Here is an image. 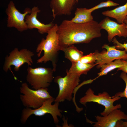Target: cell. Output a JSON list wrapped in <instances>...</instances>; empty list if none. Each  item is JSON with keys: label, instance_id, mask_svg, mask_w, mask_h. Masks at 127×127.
Returning <instances> with one entry per match:
<instances>
[{"label": "cell", "instance_id": "cell-14", "mask_svg": "<svg viewBox=\"0 0 127 127\" xmlns=\"http://www.w3.org/2000/svg\"><path fill=\"white\" fill-rule=\"evenodd\" d=\"M76 3V0H51L50 5L54 19L57 16L71 15Z\"/></svg>", "mask_w": 127, "mask_h": 127}, {"label": "cell", "instance_id": "cell-23", "mask_svg": "<svg viewBox=\"0 0 127 127\" xmlns=\"http://www.w3.org/2000/svg\"><path fill=\"white\" fill-rule=\"evenodd\" d=\"M112 41L113 43L115 45L116 49H124L127 53V43L122 44L119 42L115 37L113 38ZM126 61H127V60Z\"/></svg>", "mask_w": 127, "mask_h": 127}, {"label": "cell", "instance_id": "cell-19", "mask_svg": "<svg viewBox=\"0 0 127 127\" xmlns=\"http://www.w3.org/2000/svg\"><path fill=\"white\" fill-rule=\"evenodd\" d=\"M123 64L121 59H117L114 62L102 65L100 67V71L98 73V76L95 78L96 79L98 77L106 75L110 71L116 68L122 67Z\"/></svg>", "mask_w": 127, "mask_h": 127}, {"label": "cell", "instance_id": "cell-26", "mask_svg": "<svg viewBox=\"0 0 127 127\" xmlns=\"http://www.w3.org/2000/svg\"><path fill=\"white\" fill-rule=\"evenodd\" d=\"M123 22L125 24L126 27L127 28V16L124 20Z\"/></svg>", "mask_w": 127, "mask_h": 127}, {"label": "cell", "instance_id": "cell-11", "mask_svg": "<svg viewBox=\"0 0 127 127\" xmlns=\"http://www.w3.org/2000/svg\"><path fill=\"white\" fill-rule=\"evenodd\" d=\"M97 121H91L87 118V122L91 124L94 127H115L119 120H127V115L119 109L114 110L105 116H95Z\"/></svg>", "mask_w": 127, "mask_h": 127}, {"label": "cell", "instance_id": "cell-8", "mask_svg": "<svg viewBox=\"0 0 127 127\" xmlns=\"http://www.w3.org/2000/svg\"><path fill=\"white\" fill-rule=\"evenodd\" d=\"M34 55L33 52L26 48H23L19 51L18 48H15L7 55L5 58L3 69L7 72L8 70L12 73L14 79L16 80V77L11 69V66H14V69L16 71H18L21 66L25 63L28 64V66H31L33 64L32 57Z\"/></svg>", "mask_w": 127, "mask_h": 127}, {"label": "cell", "instance_id": "cell-7", "mask_svg": "<svg viewBox=\"0 0 127 127\" xmlns=\"http://www.w3.org/2000/svg\"><path fill=\"white\" fill-rule=\"evenodd\" d=\"M27 81L35 90L48 88L53 79L54 72L50 68L39 67L33 68L28 67L27 69Z\"/></svg>", "mask_w": 127, "mask_h": 127}, {"label": "cell", "instance_id": "cell-13", "mask_svg": "<svg viewBox=\"0 0 127 127\" xmlns=\"http://www.w3.org/2000/svg\"><path fill=\"white\" fill-rule=\"evenodd\" d=\"M40 12V10L37 6L34 7L31 9V13L25 16V20L28 29L37 28L40 33L43 34L47 33L55 24L52 22L46 24L39 21L37 17L38 13Z\"/></svg>", "mask_w": 127, "mask_h": 127}, {"label": "cell", "instance_id": "cell-3", "mask_svg": "<svg viewBox=\"0 0 127 127\" xmlns=\"http://www.w3.org/2000/svg\"><path fill=\"white\" fill-rule=\"evenodd\" d=\"M20 91L22 94L20 95V98L23 106L33 109L39 108L46 100L52 97L48 88L34 90L29 88L26 83L21 84Z\"/></svg>", "mask_w": 127, "mask_h": 127}, {"label": "cell", "instance_id": "cell-27", "mask_svg": "<svg viewBox=\"0 0 127 127\" xmlns=\"http://www.w3.org/2000/svg\"><path fill=\"white\" fill-rule=\"evenodd\" d=\"M76 0V3H77L78 2V1H79V0Z\"/></svg>", "mask_w": 127, "mask_h": 127}, {"label": "cell", "instance_id": "cell-22", "mask_svg": "<svg viewBox=\"0 0 127 127\" xmlns=\"http://www.w3.org/2000/svg\"><path fill=\"white\" fill-rule=\"evenodd\" d=\"M120 76L125 82V87L123 91L117 92L114 96H118L121 97H124L127 99V75L126 73L123 71L121 73Z\"/></svg>", "mask_w": 127, "mask_h": 127}, {"label": "cell", "instance_id": "cell-24", "mask_svg": "<svg viewBox=\"0 0 127 127\" xmlns=\"http://www.w3.org/2000/svg\"><path fill=\"white\" fill-rule=\"evenodd\" d=\"M122 61L123 66L120 67L118 68L117 71H122L126 73H127V61L123 60H122Z\"/></svg>", "mask_w": 127, "mask_h": 127}, {"label": "cell", "instance_id": "cell-21", "mask_svg": "<svg viewBox=\"0 0 127 127\" xmlns=\"http://www.w3.org/2000/svg\"><path fill=\"white\" fill-rule=\"evenodd\" d=\"M119 5L117 3L114 2L111 0H108L106 1L102 2L95 6L89 9V10L92 12L95 10L104 7L115 6Z\"/></svg>", "mask_w": 127, "mask_h": 127}, {"label": "cell", "instance_id": "cell-5", "mask_svg": "<svg viewBox=\"0 0 127 127\" xmlns=\"http://www.w3.org/2000/svg\"><path fill=\"white\" fill-rule=\"evenodd\" d=\"M55 99L52 97L47 99L40 107L36 109H32L29 107L24 108L22 112L21 122L23 123H25L28 118L32 115L41 116L48 113L52 116L54 123L56 124H58L59 121L58 116L61 118L62 116L61 112L63 111L59 108V103L55 102L54 104H52Z\"/></svg>", "mask_w": 127, "mask_h": 127}, {"label": "cell", "instance_id": "cell-15", "mask_svg": "<svg viewBox=\"0 0 127 127\" xmlns=\"http://www.w3.org/2000/svg\"><path fill=\"white\" fill-rule=\"evenodd\" d=\"M126 3L122 6L112 10H107L102 12L104 16L115 19L117 22L121 24L127 16V0Z\"/></svg>", "mask_w": 127, "mask_h": 127}, {"label": "cell", "instance_id": "cell-10", "mask_svg": "<svg viewBox=\"0 0 127 127\" xmlns=\"http://www.w3.org/2000/svg\"><path fill=\"white\" fill-rule=\"evenodd\" d=\"M102 48L105 49L107 51L103 50L100 52H98L95 63L98 68L115 60H127V53L125 50H119L116 48L115 46H110L106 44L104 45Z\"/></svg>", "mask_w": 127, "mask_h": 127}, {"label": "cell", "instance_id": "cell-17", "mask_svg": "<svg viewBox=\"0 0 127 127\" xmlns=\"http://www.w3.org/2000/svg\"><path fill=\"white\" fill-rule=\"evenodd\" d=\"M60 51L64 52L65 57L72 63L79 61L83 56V52L78 49L74 45L61 47Z\"/></svg>", "mask_w": 127, "mask_h": 127}, {"label": "cell", "instance_id": "cell-4", "mask_svg": "<svg viewBox=\"0 0 127 127\" xmlns=\"http://www.w3.org/2000/svg\"><path fill=\"white\" fill-rule=\"evenodd\" d=\"M121 98L118 96H113L111 97L106 91L99 93L98 95H95L93 90L90 88L86 92L85 95L80 99L79 102L86 107V103L88 102L96 103L103 106L105 107L104 110L100 114L103 116H105L114 110L121 107L120 104L115 106L113 105L114 102Z\"/></svg>", "mask_w": 127, "mask_h": 127}, {"label": "cell", "instance_id": "cell-9", "mask_svg": "<svg viewBox=\"0 0 127 127\" xmlns=\"http://www.w3.org/2000/svg\"><path fill=\"white\" fill-rule=\"evenodd\" d=\"M31 9L26 8L21 13L16 8L12 1H11L6 8V13L7 15V27H14L19 31L22 32L28 29L25 21L26 16L31 13Z\"/></svg>", "mask_w": 127, "mask_h": 127}, {"label": "cell", "instance_id": "cell-2", "mask_svg": "<svg viewBox=\"0 0 127 127\" xmlns=\"http://www.w3.org/2000/svg\"><path fill=\"white\" fill-rule=\"evenodd\" d=\"M58 25L56 24L48 32L46 38L42 39L40 42L38 44L36 50L38 57H40L42 51L44 55L37 61V63L51 62L53 69L56 71L58 52L60 51L59 37L57 33Z\"/></svg>", "mask_w": 127, "mask_h": 127}, {"label": "cell", "instance_id": "cell-16", "mask_svg": "<svg viewBox=\"0 0 127 127\" xmlns=\"http://www.w3.org/2000/svg\"><path fill=\"white\" fill-rule=\"evenodd\" d=\"M89 9L77 8L75 11V15L71 20L77 24H80L90 22L93 20V17Z\"/></svg>", "mask_w": 127, "mask_h": 127}, {"label": "cell", "instance_id": "cell-18", "mask_svg": "<svg viewBox=\"0 0 127 127\" xmlns=\"http://www.w3.org/2000/svg\"><path fill=\"white\" fill-rule=\"evenodd\" d=\"M97 65L94 64L83 63L79 61L72 63V65L66 72L80 76L82 74L87 75V72L92 68Z\"/></svg>", "mask_w": 127, "mask_h": 127}, {"label": "cell", "instance_id": "cell-25", "mask_svg": "<svg viewBox=\"0 0 127 127\" xmlns=\"http://www.w3.org/2000/svg\"><path fill=\"white\" fill-rule=\"evenodd\" d=\"M122 127H127V120L126 121H124L122 120Z\"/></svg>", "mask_w": 127, "mask_h": 127}, {"label": "cell", "instance_id": "cell-1", "mask_svg": "<svg viewBox=\"0 0 127 127\" xmlns=\"http://www.w3.org/2000/svg\"><path fill=\"white\" fill-rule=\"evenodd\" d=\"M101 29L99 23L93 20L80 24L64 20L58 25L57 32L60 46L61 48L88 43L93 39L101 36Z\"/></svg>", "mask_w": 127, "mask_h": 127}, {"label": "cell", "instance_id": "cell-6", "mask_svg": "<svg viewBox=\"0 0 127 127\" xmlns=\"http://www.w3.org/2000/svg\"><path fill=\"white\" fill-rule=\"evenodd\" d=\"M80 77L66 72V75L64 77H56L54 81L58 85L59 92L54 102L60 103L66 100H71L74 91L79 85Z\"/></svg>", "mask_w": 127, "mask_h": 127}, {"label": "cell", "instance_id": "cell-12", "mask_svg": "<svg viewBox=\"0 0 127 127\" xmlns=\"http://www.w3.org/2000/svg\"><path fill=\"white\" fill-rule=\"evenodd\" d=\"M99 24L102 29H104L107 32L108 40L109 42L112 41L116 36L119 37H127V28L124 22L119 24L107 17L102 20Z\"/></svg>", "mask_w": 127, "mask_h": 127}, {"label": "cell", "instance_id": "cell-20", "mask_svg": "<svg viewBox=\"0 0 127 127\" xmlns=\"http://www.w3.org/2000/svg\"><path fill=\"white\" fill-rule=\"evenodd\" d=\"M98 52H95L85 56H83L79 61L81 63L87 64H94L97 59V56Z\"/></svg>", "mask_w": 127, "mask_h": 127}]
</instances>
